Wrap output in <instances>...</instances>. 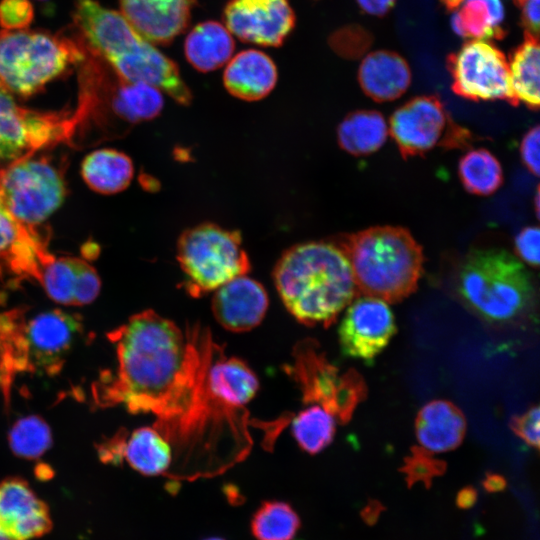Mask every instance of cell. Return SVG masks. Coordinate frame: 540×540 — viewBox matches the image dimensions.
<instances>
[{
    "label": "cell",
    "mask_w": 540,
    "mask_h": 540,
    "mask_svg": "<svg viewBox=\"0 0 540 540\" xmlns=\"http://www.w3.org/2000/svg\"><path fill=\"white\" fill-rule=\"evenodd\" d=\"M108 337L117 366L102 382L101 401L153 414L173 455H184L205 419L207 372L220 346L208 330L182 329L152 310L133 315Z\"/></svg>",
    "instance_id": "obj_1"
},
{
    "label": "cell",
    "mask_w": 540,
    "mask_h": 540,
    "mask_svg": "<svg viewBox=\"0 0 540 540\" xmlns=\"http://www.w3.org/2000/svg\"><path fill=\"white\" fill-rule=\"evenodd\" d=\"M273 279L286 309L307 326H330L358 295L349 261L335 242L289 248L277 261Z\"/></svg>",
    "instance_id": "obj_2"
},
{
    "label": "cell",
    "mask_w": 540,
    "mask_h": 540,
    "mask_svg": "<svg viewBox=\"0 0 540 540\" xmlns=\"http://www.w3.org/2000/svg\"><path fill=\"white\" fill-rule=\"evenodd\" d=\"M73 19L87 45L106 60L119 80L142 82L189 105L192 93L177 64L144 39L124 16L96 0H74Z\"/></svg>",
    "instance_id": "obj_3"
},
{
    "label": "cell",
    "mask_w": 540,
    "mask_h": 540,
    "mask_svg": "<svg viewBox=\"0 0 540 540\" xmlns=\"http://www.w3.org/2000/svg\"><path fill=\"white\" fill-rule=\"evenodd\" d=\"M335 243L349 261L358 295L395 303L417 289L424 255L407 229L376 226Z\"/></svg>",
    "instance_id": "obj_4"
},
{
    "label": "cell",
    "mask_w": 540,
    "mask_h": 540,
    "mask_svg": "<svg viewBox=\"0 0 540 540\" xmlns=\"http://www.w3.org/2000/svg\"><path fill=\"white\" fill-rule=\"evenodd\" d=\"M456 290L466 307L491 324L515 322L529 309L533 285L522 261L503 249H472L463 260Z\"/></svg>",
    "instance_id": "obj_5"
},
{
    "label": "cell",
    "mask_w": 540,
    "mask_h": 540,
    "mask_svg": "<svg viewBox=\"0 0 540 540\" xmlns=\"http://www.w3.org/2000/svg\"><path fill=\"white\" fill-rule=\"evenodd\" d=\"M70 39L44 31L0 32V85L29 97L83 60Z\"/></svg>",
    "instance_id": "obj_6"
},
{
    "label": "cell",
    "mask_w": 540,
    "mask_h": 540,
    "mask_svg": "<svg viewBox=\"0 0 540 540\" xmlns=\"http://www.w3.org/2000/svg\"><path fill=\"white\" fill-rule=\"evenodd\" d=\"M177 260L185 276V288L194 297L215 291L250 270L240 233L213 223L194 226L181 234Z\"/></svg>",
    "instance_id": "obj_7"
},
{
    "label": "cell",
    "mask_w": 540,
    "mask_h": 540,
    "mask_svg": "<svg viewBox=\"0 0 540 540\" xmlns=\"http://www.w3.org/2000/svg\"><path fill=\"white\" fill-rule=\"evenodd\" d=\"M294 352L291 371L302 390L303 402L322 407L342 424L349 422L367 396L363 376L354 369L340 373L314 340L301 342Z\"/></svg>",
    "instance_id": "obj_8"
},
{
    "label": "cell",
    "mask_w": 540,
    "mask_h": 540,
    "mask_svg": "<svg viewBox=\"0 0 540 540\" xmlns=\"http://www.w3.org/2000/svg\"><path fill=\"white\" fill-rule=\"evenodd\" d=\"M66 187L60 171L33 155L0 168V200L30 228L47 220L63 203Z\"/></svg>",
    "instance_id": "obj_9"
},
{
    "label": "cell",
    "mask_w": 540,
    "mask_h": 540,
    "mask_svg": "<svg viewBox=\"0 0 540 540\" xmlns=\"http://www.w3.org/2000/svg\"><path fill=\"white\" fill-rule=\"evenodd\" d=\"M389 131L403 158L423 155L436 147L463 149L471 132L455 123L435 96H418L395 110Z\"/></svg>",
    "instance_id": "obj_10"
},
{
    "label": "cell",
    "mask_w": 540,
    "mask_h": 540,
    "mask_svg": "<svg viewBox=\"0 0 540 540\" xmlns=\"http://www.w3.org/2000/svg\"><path fill=\"white\" fill-rule=\"evenodd\" d=\"M447 68L456 95L473 101L505 100L514 106L519 104L512 91L508 60L491 42L470 39L448 56Z\"/></svg>",
    "instance_id": "obj_11"
},
{
    "label": "cell",
    "mask_w": 540,
    "mask_h": 540,
    "mask_svg": "<svg viewBox=\"0 0 540 540\" xmlns=\"http://www.w3.org/2000/svg\"><path fill=\"white\" fill-rule=\"evenodd\" d=\"M74 123L64 113L39 112L18 105L0 85V164L31 156L66 139Z\"/></svg>",
    "instance_id": "obj_12"
},
{
    "label": "cell",
    "mask_w": 540,
    "mask_h": 540,
    "mask_svg": "<svg viewBox=\"0 0 540 540\" xmlns=\"http://www.w3.org/2000/svg\"><path fill=\"white\" fill-rule=\"evenodd\" d=\"M80 330L75 315L61 310L40 313L16 332L10 361L19 369L57 373Z\"/></svg>",
    "instance_id": "obj_13"
},
{
    "label": "cell",
    "mask_w": 540,
    "mask_h": 540,
    "mask_svg": "<svg viewBox=\"0 0 540 540\" xmlns=\"http://www.w3.org/2000/svg\"><path fill=\"white\" fill-rule=\"evenodd\" d=\"M394 315L387 302L362 295L353 299L338 329L342 353L371 362L396 333Z\"/></svg>",
    "instance_id": "obj_14"
},
{
    "label": "cell",
    "mask_w": 540,
    "mask_h": 540,
    "mask_svg": "<svg viewBox=\"0 0 540 540\" xmlns=\"http://www.w3.org/2000/svg\"><path fill=\"white\" fill-rule=\"evenodd\" d=\"M223 20L241 41L265 47L281 46L296 23L289 0H228Z\"/></svg>",
    "instance_id": "obj_15"
},
{
    "label": "cell",
    "mask_w": 540,
    "mask_h": 540,
    "mask_svg": "<svg viewBox=\"0 0 540 540\" xmlns=\"http://www.w3.org/2000/svg\"><path fill=\"white\" fill-rule=\"evenodd\" d=\"M52 519L47 504L20 478L0 484V533L12 540H30L47 534Z\"/></svg>",
    "instance_id": "obj_16"
},
{
    "label": "cell",
    "mask_w": 540,
    "mask_h": 540,
    "mask_svg": "<svg viewBox=\"0 0 540 540\" xmlns=\"http://www.w3.org/2000/svg\"><path fill=\"white\" fill-rule=\"evenodd\" d=\"M121 14L144 39L168 45L183 33L197 0H118Z\"/></svg>",
    "instance_id": "obj_17"
},
{
    "label": "cell",
    "mask_w": 540,
    "mask_h": 540,
    "mask_svg": "<svg viewBox=\"0 0 540 540\" xmlns=\"http://www.w3.org/2000/svg\"><path fill=\"white\" fill-rule=\"evenodd\" d=\"M268 305L269 299L263 285L242 275L215 290L212 312L226 330L246 332L261 323Z\"/></svg>",
    "instance_id": "obj_18"
},
{
    "label": "cell",
    "mask_w": 540,
    "mask_h": 540,
    "mask_svg": "<svg viewBox=\"0 0 540 540\" xmlns=\"http://www.w3.org/2000/svg\"><path fill=\"white\" fill-rule=\"evenodd\" d=\"M53 257L36 230L16 219L0 200V261L15 274L40 282Z\"/></svg>",
    "instance_id": "obj_19"
},
{
    "label": "cell",
    "mask_w": 540,
    "mask_h": 540,
    "mask_svg": "<svg viewBox=\"0 0 540 540\" xmlns=\"http://www.w3.org/2000/svg\"><path fill=\"white\" fill-rule=\"evenodd\" d=\"M47 295L63 305L81 306L91 303L100 291L96 270L77 257H53L43 268L40 282Z\"/></svg>",
    "instance_id": "obj_20"
},
{
    "label": "cell",
    "mask_w": 540,
    "mask_h": 540,
    "mask_svg": "<svg viewBox=\"0 0 540 540\" xmlns=\"http://www.w3.org/2000/svg\"><path fill=\"white\" fill-rule=\"evenodd\" d=\"M101 456L109 462L124 457L136 471L146 476L166 474L173 465L170 442L153 426L134 430L128 437H117Z\"/></svg>",
    "instance_id": "obj_21"
},
{
    "label": "cell",
    "mask_w": 540,
    "mask_h": 540,
    "mask_svg": "<svg viewBox=\"0 0 540 540\" xmlns=\"http://www.w3.org/2000/svg\"><path fill=\"white\" fill-rule=\"evenodd\" d=\"M466 429L463 412L447 400L426 403L415 419L419 446L432 454L456 449L463 442Z\"/></svg>",
    "instance_id": "obj_22"
},
{
    "label": "cell",
    "mask_w": 540,
    "mask_h": 540,
    "mask_svg": "<svg viewBox=\"0 0 540 540\" xmlns=\"http://www.w3.org/2000/svg\"><path fill=\"white\" fill-rule=\"evenodd\" d=\"M277 78V67L266 53L247 49L229 61L224 70L223 83L234 97L257 101L274 89Z\"/></svg>",
    "instance_id": "obj_23"
},
{
    "label": "cell",
    "mask_w": 540,
    "mask_h": 540,
    "mask_svg": "<svg viewBox=\"0 0 540 540\" xmlns=\"http://www.w3.org/2000/svg\"><path fill=\"white\" fill-rule=\"evenodd\" d=\"M363 92L376 102L392 101L403 95L411 83V70L396 52L377 50L369 53L358 69Z\"/></svg>",
    "instance_id": "obj_24"
},
{
    "label": "cell",
    "mask_w": 540,
    "mask_h": 540,
    "mask_svg": "<svg viewBox=\"0 0 540 540\" xmlns=\"http://www.w3.org/2000/svg\"><path fill=\"white\" fill-rule=\"evenodd\" d=\"M234 48V40L229 30L214 20L194 26L184 42L187 61L203 73L222 67L230 60Z\"/></svg>",
    "instance_id": "obj_25"
},
{
    "label": "cell",
    "mask_w": 540,
    "mask_h": 540,
    "mask_svg": "<svg viewBox=\"0 0 540 540\" xmlns=\"http://www.w3.org/2000/svg\"><path fill=\"white\" fill-rule=\"evenodd\" d=\"M81 175L94 192L110 195L122 192L134 175L132 160L115 149H99L88 154L81 164Z\"/></svg>",
    "instance_id": "obj_26"
},
{
    "label": "cell",
    "mask_w": 540,
    "mask_h": 540,
    "mask_svg": "<svg viewBox=\"0 0 540 540\" xmlns=\"http://www.w3.org/2000/svg\"><path fill=\"white\" fill-rule=\"evenodd\" d=\"M450 12L452 29L461 37L489 41L505 34L501 0H460Z\"/></svg>",
    "instance_id": "obj_27"
},
{
    "label": "cell",
    "mask_w": 540,
    "mask_h": 540,
    "mask_svg": "<svg viewBox=\"0 0 540 540\" xmlns=\"http://www.w3.org/2000/svg\"><path fill=\"white\" fill-rule=\"evenodd\" d=\"M388 136L383 115L375 110L349 113L339 124L337 138L340 147L355 156L371 154L380 149Z\"/></svg>",
    "instance_id": "obj_28"
},
{
    "label": "cell",
    "mask_w": 540,
    "mask_h": 540,
    "mask_svg": "<svg viewBox=\"0 0 540 540\" xmlns=\"http://www.w3.org/2000/svg\"><path fill=\"white\" fill-rule=\"evenodd\" d=\"M508 65L515 99L537 111L540 104L539 38L524 33V41L513 51Z\"/></svg>",
    "instance_id": "obj_29"
},
{
    "label": "cell",
    "mask_w": 540,
    "mask_h": 540,
    "mask_svg": "<svg viewBox=\"0 0 540 540\" xmlns=\"http://www.w3.org/2000/svg\"><path fill=\"white\" fill-rule=\"evenodd\" d=\"M162 92L146 83L119 80L112 92L111 106L115 114L130 123L148 121L163 108Z\"/></svg>",
    "instance_id": "obj_30"
},
{
    "label": "cell",
    "mask_w": 540,
    "mask_h": 540,
    "mask_svg": "<svg viewBox=\"0 0 540 540\" xmlns=\"http://www.w3.org/2000/svg\"><path fill=\"white\" fill-rule=\"evenodd\" d=\"M458 172L466 191L475 195H490L503 183L500 162L485 148L469 150L464 154L459 161Z\"/></svg>",
    "instance_id": "obj_31"
},
{
    "label": "cell",
    "mask_w": 540,
    "mask_h": 540,
    "mask_svg": "<svg viewBox=\"0 0 540 540\" xmlns=\"http://www.w3.org/2000/svg\"><path fill=\"white\" fill-rule=\"evenodd\" d=\"M251 532L256 540H294L301 528V520L287 502H263L251 519Z\"/></svg>",
    "instance_id": "obj_32"
},
{
    "label": "cell",
    "mask_w": 540,
    "mask_h": 540,
    "mask_svg": "<svg viewBox=\"0 0 540 540\" xmlns=\"http://www.w3.org/2000/svg\"><path fill=\"white\" fill-rule=\"evenodd\" d=\"M336 419L318 405H307L292 419V433L299 446L317 454L333 440Z\"/></svg>",
    "instance_id": "obj_33"
},
{
    "label": "cell",
    "mask_w": 540,
    "mask_h": 540,
    "mask_svg": "<svg viewBox=\"0 0 540 540\" xmlns=\"http://www.w3.org/2000/svg\"><path fill=\"white\" fill-rule=\"evenodd\" d=\"M13 453L19 457L34 459L41 456L52 443L49 426L38 416L18 420L9 433Z\"/></svg>",
    "instance_id": "obj_34"
},
{
    "label": "cell",
    "mask_w": 540,
    "mask_h": 540,
    "mask_svg": "<svg viewBox=\"0 0 540 540\" xmlns=\"http://www.w3.org/2000/svg\"><path fill=\"white\" fill-rule=\"evenodd\" d=\"M399 470L405 475L409 488L417 482H422L426 488H430L433 479L445 473L446 463L422 447L414 446L410 449V454L404 458Z\"/></svg>",
    "instance_id": "obj_35"
},
{
    "label": "cell",
    "mask_w": 540,
    "mask_h": 540,
    "mask_svg": "<svg viewBox=\"0 0 540 540\" xmlns=\"http://www.w3.org/2000/svg\"><path fill=\"white\" fill-rule=\"evenodd\" d=\"M34 17V9L29 0H1L0 26L7 31L27 28Z\"/></svg>",
    "instance_id": "obj_36"
},
{
    "label": "cell",
    "mask_w": 540,
    "mask_h": 540,
    "mask_svg": "<svg viewBox=\"0 0 540 540\" xmlns=\"http://www.w3.org/2000/svg\"><path fill=\"white\" fill-rule=\"evenodd\" d=\"M540 409L538 405L531 406L521 415L514 416L510 422V429L526 444L539 448Z\"/></svg>",
    "instance_id": "obj_37"
},
{
    "label": "cell",
    "mask_w": 540,
    "mask_h": 540,
    "mask_svg": "<svg viewBox=\"0 0 540 540\" xmlns=\"http://www.w3.org/2000/svg\"><path fill=\"white\" fill-rule=\"evenodd\" d=\"M540 231L537 226L522 229L515 238V251L523 262L530 266L539 265Z\"/></svg>",
    "instance_id": "obj_38"
},
{
    "label": "cell",
    "mask_w": 540,
    "mask_h": 540,
    "mask_svg": "<svg viewBox=\"0 0 540 540\" xmlns=\"http://www.w3.org/2000/svg\"><path fill=\"white\" fill-rule=\"evenodd\" d=\"M539 138L540 128L535 126L527 131L520 145L521 159L535 176L539 175Z\"/></svg>",
    "instance_id": "obj_39"
},
{
    "label": "cell",
    "mask_w": 540,
    "mask_h": 540,
    "mask_svg": "<svg viewBox=\"0 0 540 540\" xmlns=\"http://www.w3.org/2000/svg\"><path fill=\"white\" fill-rule=\"evenodd\" d=\"M540 0H525L520 6L521 21L524 27V33L539 38V26H540V13H539Z\"/></svg>",
    "instance_id": "obj_40"
},
{
    "label": "cell",
    "mask_w": 540,
    "mask_h": 540,
    "mask_svg": "<svg viewBox=\"0 0 540 540\" xmlns=\"http://www.w3.org/2000/svg\"><path fill=\"white\" fill-rule=\"evenodd\" d=\"M396 0H356L359 7L374 16L385 15L395 4Z\"/></svg>",
    "instance_id": "obj_41"
},
{
    "label": "cell",
    "mask_w": 540,
    "mask_h": 540,
    "mask_svg": "<svg viewBox=\"0 0 540 540\" xmlns=\"http://www.w3.org/2000/svg\"><path fill=\"white\" fill-rule=\"evenodd\" d=\"M477 498V490L473 486H465L458 491L455 503L459 509L467 510L476 504Z\"/></svg>",
    "instance_id": "obj_42"
},
{
    "label": "cell",
    "mask_w": 540,
    "mask_h": 540,
    "mask_svg": "<svg viewBox=\"0 0 540 540\" xmlns=\"http://www.w3.org/2000/svg\"><path fill=\"white\" fill-rule=\"evenodd\" d=\"M384 510L385 507L379 501L369 500L368 504L361 511V517L367 525L373 526Z\"/></svg>",
    "instance_id": "obj_43"
},
{
    "label": "cell",
    "mask_w": 540,
    "mask_h": 540,
    "mask_svg": "<svg viewBox=\"0 0 540 540\" xmlns=\"http://www.w3.org/2000/svg\"><path fill=\"white\" fill-rule=\"evenodd\" d=\"M482 486L487 493H497L506 489L507 481L501 474L487 473Z\"/></svg>",
    "instance_id": "obj_44"
},
{
    "label": "cell",
    "mask_w": 540,
    "mask_h": 540,
    "mask_svg": "<svg viewBox=\"0 0 540 540\" xmlns=\"http://www.w3.org/2000/svg\"><path fill=\"white\" fill-rule=\"evenodd\" d=\"M535 210L538 217L539 216V191L538 190L535 196Z\"/></svg>",
    "instance_id": "obj_45"
},
{
    "label": "cell",
    "mask_w": 540,
    "mask_h": 540,
    "mask_svg": "<svg viewBox=\"0 0 540 540\" xmlns=\"http://www.w3.org/2000/svg\"><path fill=\"white\" fill-rule=\"evenodd\" d=\"M203 540H225V539L220 538V537H208V538H205Z\"/></svg>",
    "instance_id": "obj_46"
},
{
    "label": "cell",
    "mask_w": 540,
    "mask_h": 540,
    "mask_svg": "<svg viewBox=\"0 0 540 540\" xmlns=\"http://www.w3.org/2000/svg\"><path fill=\"white\" fill-rule=\"evenodd\" d=\"M0 540H12V539H10V538H8V537H6V536H4V535H2L0 533Z\"/></svg>",
    "instance_id": "obj_47"
},
{
    "label": "cell",
    "mask_w": 540,
    "mask_h": 540,
    "mask_svg": "<svg viewBox=\"0 0 540 540\" xmlns=\"http://www.w3.org/2000/svg\"><path fill=\"white\" fill-rule=\"evenodd\" d=\"M524 1H525V0H515V3H516L517 5H521Z\"/></svg>",
    "instance_id": "obj_48"
},
{
    "label": "cell",
    "mask_w": 540,
    "mask_h": 540,
    "mask_svg": "<svg viewBox=\"0 0 540 540\" xmlns=\"http://www.w3.org/2000/svg\"><path fill=\"white\" fill-rule=\"evenodd\" d=\"M42 1V0H41Z\"/></svg>",
    "instance_id": "obj_49"
}]
</instances>
